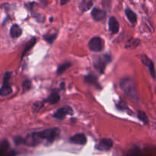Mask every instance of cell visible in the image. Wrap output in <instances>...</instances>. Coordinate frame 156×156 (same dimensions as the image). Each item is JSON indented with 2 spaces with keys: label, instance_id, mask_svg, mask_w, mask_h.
<instances>
[{
  "label": "cell",
  "instance_id": "obj_5",
  "mask_svg": "<svg viewBox=\"0 0 156 156\" xmlns=\"http://www.w3.org/2000/svg\"><path fill=\"white\" fill-rule=\"evenodd\" d=\"M41 143H43V140H41L38 132L28 134L25 138H24V144L30 147L38 146Z\"/></svg>",
  "mask_w": 156,
  "mask_h": 156
},
{
  "label": "cell",
  "instance_id": "obj_2",
  "mask_svg": "<svg viewBox=\"0 0 156 156\" xmlns=\"http://www.w3.org/2000/svg\"><path fill=\"white\" fill-rule=\"evenodd\" d=\"M38 133L43 142H46V143L50 144L59 138L60 135V129L59 128H51V129L40 131Z\"/></svg>",
  "mask_w": 156,
  "mask_h": 156
},
{
  "label": "cell",
  "instance_id": "obj_14",
  "mask_svg": "<svg viewBox=\"0 0 156 156\" xmlns=\"http://www.w3.org/2000/svg\"><path fill=\"white\" fill-rule=\"evenodd\" d=\"M93 5V2L91 0H83L79 5V8L82 12H86L89 10Z\"/></svg>",
  "mask_w": 156,
  "mask_h": 156
},
{
  "label": "cell",
  "instance_id": "obj_3",
  "mask_svg": "<svg viewBox=\"0 0 156 156\" xmlns=\"http://www.w3.org/2000/svg\"><path fill=\"white\" fill-rule=\"evenodd\" d=\"M111 58L110 55L105 54L104 56H96L93 59L94 66L100 73H105V68L108 62H111Z\"/></svg>",
  "mask_w": 156,
  "mask_h": 156
},
{
  "label": "cell",
  "instance_id": "obj_23",
  "mask_svg": "<svg viewBox=\"0 0 156 156\" xmlns=\"http://www.w3.org/2000/svg\"><path fill=\"white\" fill-rule=\"evenodd\" d=\"M140 43V41L136 39H132L131 41H129L127 43V44L126 45V47H128V48H133V47H137V45L139 44Z\"/></svg>",
  "mask_w": 156,
  "mask_h": 156
},
{
  "label": "cell",
  "instance_id": "obj_25",
  "mask_svg": "<svg viewBox=\"0 0 156 156\" xmlns=\"http://www.w3.org/2000/svg\"><path fill=\"white\" fill-rule=\"evenodd\" d=\"M14 143H15V145L18 146V145L24 144V138L21 136H17L15 137V140H14Z\"/></svg>",
  "mask_w": 156,
  "mask_h": 156
},
{
  "label": "cell",
  "instance_id": "obj_12",
  "mask_svg": "<svg viewBox=\"0 0 156 156\" xmlns=\"http://www.w3.org/2000/svg\"><path fill=\"white\" fill-rule=\"evenodd\" d=\"M109 30L112 34H117L119 31L120 29V25H119V22L117 21V18L115 17L112 16L109 19Z\"/></svg>",
  "mask_w": 156,
  "mask_h": 156
},
{
  "label": "cell",
  "instance_id": "obj_18",
  "mask_svg": "<svg viewBox=\"0 0 156 156\" xmlns=\"http://www.w3.org/2000/svg\"><path fill=\"white\" fill-rule=\"evenodd\" d=\"M36 41H37V39L35 37H33L31 38V40H30V41H28L27 42V44H26L25 47H24V51H23V53H22V56H24V55L26 54V53H27L28 51H30V50H31L32 47L34 46V44H36Z\"/></svg>",
  "mask_w": 156,
  "mask_h": 156
},
{
  "label": "cell",
  "instance_id": "obj_1",
  "mask_svg": "<svg viewBox=\"0 0 156 156\" xmlns=\"http://www.w3.org/2000/svg\"><path fill=\"white\" fill-rule=\"evenodd\" d=\"M120 87L125 94L133 100L137 101L139 99V94L136 88L135 82L133 79L130 78L122 79L120 82Z\"/></svg>",
  "mask_w": 156,
  "mask_h": 156
},
{
  "label": "cell",
  "instance_id": "obj_11",
  "mask_svg": "<svg viewBox=\"0 0 156 156\" xmlns=\"http://www.w3.org/2000/svg\"><path fill=\"white\" fill-rule=\"evenodd\" d=\"M91 16L94 18V21H103L106 18V12L102 10V9L95 8V9L91 11Z\"/></svg>",
  "mask_w": 156,
  "mask_h": 156
},
{
  "label": "cell",
  "instance_id": "obj_6",
  "mask_svg": "<svg viewBox=\"0 0 156 156\" xmlns=\"http://www.w3.org/2000/svg\"><path fill=\"white\" fill-rule=\"evenodd\" d=\"M105 47V43L102 38L100 37H94L91 38L88 43V47L90 50L93 52H101L103 50Z\"/></svg>",
  "mask_w": 156,
  "mask_h": 156
},
{
  "label": "cell",
  "instance_id": "obj_17",
  "mask_svg": "<svg viewBox=\"0 0 156 156\" xmlns=\"http://www.w3.org/2000/svg\"><path fill=\"white\" fill-rule=\"evenodd\" d=\"M85 81L88 84H91V85H94L95 86H98L99 84L98 83L97 78L93 74H88V76H86L85 77Z\"/></svg>",
  "mask_w": 156,
  "mask_h": 156
},
{
  "label": "cell",
  "instance_id": "obj_15",
  "mask_svg": "<svg viewBox=\"0 0 156 156\" xmlns=\"http://www.w3.org/2000/svg\"><path fill=\"white\" fill-rule=\"evenodd\" d=\"M125 14H126L128 20H129L132 24H135V23H136L137 15L133 11L131 10V9H129V8H127V9H126V10H125Z\"/></svg>",
  "mask_w": 156,
  "mask_h": 156
},
{
  "label": "cell",
  "instance_id": "obj_7",
  "mask_svg": "<svg viewBox=\"0 0 156 156\" xmlns=\"http://www.w3.org/2000/svg\"><path fill=\"white\" fill-rule=\"evenodd\" d=\"M73 110L69 106H63L59 108L56 112L53 114V117L57 120H63L67 115H73Z\"/></svg>",
  "mask_w": 156,
  "mask_h": 156
},
{
  "label": "cell",
  "instance_id": "obj_13",
  "mask_svg": "<svg viewBox=\"0 0 156 156\" xmlns=\"http://www.w3.org/2000/svg\"><path fill=\"white\" fill-rule=\"evenodd\" d=\"M22 34V30L17 24H13L10 29V35L12 38H18Z\"/></svg>",
  "mask_w": 156,
  "mask_h": 156
},
{
  "label": "cell",
  "instance_id": "obj_27",
  "mask_svg": "<svg viewBox=\"0 0 156 156\" xmlns=\"http://www.w3.org/2000/svg\"><path fill=\"white\" fill-rule=\"evenodd\" d=\"M67 2H67V1H66V2H63V1H61L60 2V4L61 5H64V4H66V3Z\"/></svg>",
  "mask_w": 156,
  "mask_h": 156
},
{
  "label": "cell",
  "instance_id": "obj_4",
  "mask_svg": "<svg viewBox=\"0 0 156 156\" xmlns=\"http://www.w3.org/2000/svg\"><path fill=\"white\" fill-rule=\"evenodd\" d=\"M11 76H12L11 72H8L5 74L2 85L0 88V96L1 97H5V96L9 95L12 92V88L11 87L10 84H9Z\"/></svg>",
  "mask_w": 156,
  "mask_h": 156
},
{
  "label": "cell",
  "instance_id": "obj_10",
  "mask_svg": "<svg viewBox=\"0 0 156 156\" xmlns=\"http://www.w3.org/2000/svg\"><path fill=\"white\" fill-rule=\"evenodd\" d=\"M70 143H73V144L80 145V146H84L86 144L87 139L85 134L83 133H77L76 135L73 136L71 138L69 139Z\"/></svg>",
  "mask_w": 156,
  "mask_h": 156
},
{
  "label": "cell",
  "instance_id": "obj_20",
  "mask_svg": "<svg viewBox=\"0 0 156 156\" xmlns=\"http://www.w3.org/2000/svg\"><path fill=\"white\" fill-rule=\"evenodd\" d=\"M137 116H138V118L140 119L143 123H145V124H148V123H149V118H148L147 115H146L145 112L141 111H138Z\"/></svg>",
  "mask_w": 156,
  "mask_h": 156
},
{
  "label": "cell",
  "instance_id": "obj_26",
  "mask_svg": "<svg viewBox=\"0 0 156 156\" xmlns=\"http://www.w3.org/2000/svg\"><path fill=\"white\" fill-rule=\"evenodd\" d=\"M117 108L120 110H123L124 108H126V104H125V102H123V101L120 102V103H118L117 105Z\"/></svg>",
  "mask_w": 156,
  "mask_h": 156
},
{
  "label": "cell",
  "instance_id": "obj_21",
  "mask_svg": "<svg viewBox=\"0 0 156 156\" xmlns=\"http://www.w3.org/2000/svg\"><path fill=\"white\" fill-rule=\"evenodd\" d=\"M44 106V101H37L35 102L33 105V111L34 112H38V111H41Z\"/></svg>",
  "mask_w": 156,
  "mask_h": 156
},
{
  "label": "cell",
  "instance_id": "obj_19",
  "mask_svg": "<svg viewBox=\"0 0 156 156\" xmlns=\"http://www.w3.org/2000/svg\"><path fill=\"white\" fill-rule=\"evenodd\" d=\"M72 66V63L69 62H64V63L61 64V65L59 66L57 69V74L58 75H62L64 72L66 71V69H68L70 66Z\"/></svg>",
  "mask_w": 156,
  "mask_h": 156
},
{
  "label": "cell",
  "instance_id": "obj_9",
  "mask_svg": "<svg viewBox=\"0 0 156 156\" xmlns=\"http://www.w3.org/2000/svg\"><path fill=\"white\" fill-rule=\"evenodd\" d=\"M113 141L111 139H103L95 146V149L99 151H108L112 148Z\"/></svg>",
  "mask_w": 156,
  "mask_h": 156
},
{
  "label": "cell",
  "instance_id": "obj_22",
  "mask_svg": "<svg viewBox=\"0 0 156 156\" xmlns=\"http://www.w3.org/2000/svg\"><path fill=\"white\" fill-rule=\"evenodd\" d=\"M30 88H31V82H30V80H29V79H26V80H24V82L22 83L23 91H28Z\"/></svg>",
  "mask_w": 156,
  "mask_h": 156
},
{
  "label": "cell",
  "instance_id": "obj_24",
  "mask_svg": "<svg viewBox=\"0 0 156 156\" xmlns=\"http://www.w3.org/2000/svg\"><path fill=\"white\" fill-rule=\"evenodd\" d=\"M56 34H55L46 35V36L44 37V39H45L46 41L49 43V44H52V43L54 41V40L56 39Z\"/></svg>",
  "mask_w": 156,
  "mask_h": 156
},
{
  "label": "cell",
  "instance_id": "obj_16",
  "mask_svg": "<svg viewBox=\"0 0 156 156\" xmlns=\"http://www.w3.org/2000/svg\"><path fill=\"white\" fill-rule=\"evenodd\" d=\"M60 100V96L58 94L57 92H53L51 94L48 96L47 99L45 100V101L48 102L50 105H54V104L58 103Z\"/></svg>",
  "mask_w": 156,
  "mask_h": 156
},
{
  "label": "cell",
  "instance_id": "obj_8",
  "mask_svg": "<svg viewBox=\"0 0 156 156\" xmlns=\"http://www.w3.org/2000/svg\"><path fill=\"white\" fill-rule=\"evenodd\" d=\"M140 59H141L142 62L144 64L145 66L148 67V69H149V73H150L151 76H152L153 79H155L156 75H155V65H154V62L148 57L146 55H142L140 56Z\"/></svg>",
  "mask_w": 156,
  "mask_h": 156
}]
</instances>
